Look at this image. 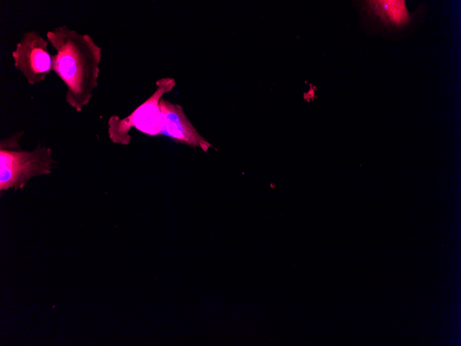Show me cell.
Masks as SVG:
<instances>
[{"label":"cell","instance_id":"3","mask_svg":"<svg viewBox=\"0 0 461 346\" xmlns=\"http://www.w3.org/2000/svg\"><path fill=\"white\" fill-rule=\"evenodd\" d=\"M175 83V80L170 77L157 79L154 93L128 116L121 119L117 115L111 116L108 122V133L111 142L129 144L131 141L129 131L133 127L150 136L162 135L163 118L159 102L165 93L173 89Z\"/></svg>","mask_w":461,"mask_h":346},{"label":"cell","instance_id":"2","mask_svg":"<svg viewBox=\"0 0 461 346\" xmlns=\"http://www.w3.org/2000/svg\"><path fill=\"white\" fill-rule=\"evenodd\" d=\"M22 133L1 140L0 142V191L10 188L21 189L36 175L51 173L55 162L52 151L38 146L33 151H25L19 146Z\"/></svg>","mask_w":461,"mask_h":346},{"label":"cell","instance_id":"1","mask_svg":"<svg viewBox=\"0 0 461 346\" xmlns=\"http://www.w3.org/2000/svg\"><path fill=\"white\" fill-rule=\"evenodd\" d=\"M46 38L56 50L52 55V71L67 87V103L80 112L98 86L101 47L88 34H80L66 26L48 30Z\"/></svg>","mask_w":461,"mask_h":346},{"label":"cell","instance_id":"5","mask_svg":"<svg viewBox=\"0 0 461 346\" xmlns=\"http://www.w3.org/2000/svg\"><path fill=\"white\" fill-rule=\"evenodd\" d=\"M48 46V40L37 31L30 30L24 33L12 52L14 67L30 85L43 81L52 71V55Z\"/></svg>","mask_w":461,"mask_h":346},{"label":"cell","instance_id":"4","mask_svg":"<svg viewBox=\"0 0 461 346\" xmlns=\"http://www.w3.org/2000/svg\"><path fill=\"white\" fill-rule=\"evenodd\" d=\"M364 23L369 28L385 34L397 35L413 27L420 15V8L408 11L404 0L359 1Z\"/></svg>","mask_w":461,"mask_h":346},{"label":"cell","instance_id":"6","mask_svg":"<svg viewBox=\"0 0 461 346\" xmlns=\"http://www.w3.org/2000/svg\"><path fill=\"white\" fill-rule=\"evenodd\" d=\"M159 108L163 118L162 135L177 143L199 148L205 153L213 147L189 121L182 106L161 98Z\"/></svg>","mask_w":461,"mask_h":346}]
</instances>
